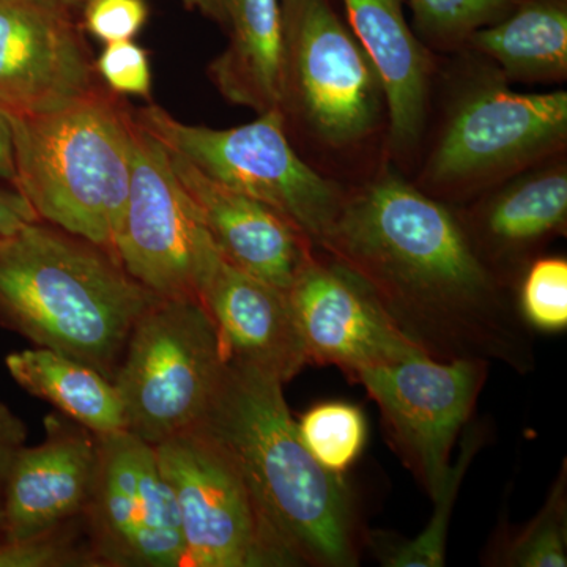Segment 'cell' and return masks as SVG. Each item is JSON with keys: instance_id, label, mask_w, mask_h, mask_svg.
I'll use <instances>...</instances> for the list:
<instances>
[{"instance_id": "cell-1", "label": "cell", "mask_w": 567, "mask_h": 567, "mask_svg": "<svg viewBox=\"0 0 567 567\" xmlns=\"http://www.w3.org/2000/svg\"><path fill=\"white\" fill-rule=\"evenodd\" d=\"M346 189L317 249L364 282L399 330L436 361L535 363L516 292L477 256L457 212L383 163Z\"/></svg>"}, {"instance_id": "cell-2", "label": "cell", "mask_w": 567, "mask_h": 567, "mask_svg": "<svg viewBox=\"0 0 567 567\" xmlns=\"http://www.w3.org/2000/svg\"><path fill=\"white\" fill-rule=\"evenodd\" d=\"M282 386L275 377L227 361L197 425L233 456L290 566H357L349 487L305 446Z\"/></svg>"}, {"instance_id": "cell-3", "label": "cell", "mask_w": 567, "mask_h": 567, "mask_svg": "<svg viewBox=\"0 0 567 567\" xmlns=\"http://www.w3.org/2000/svg\"><path fill=\"white\" fill-rule=\"evenodd\" d=\"M158 298L102 246L40 219L0 240V327L110 380Z\"/></svg>"}, {"instance_id": "cell-4", "label": "cell", "mask_w": 567, "mask_h": 567, "mask_svg": "<svg viewBox=\"0 0 567 567\" xmlns=\"http://www.w3.org/2000/svg\"><path fill=\"white\" fill-rule=\"evenodd\" d=\"M7 115L14 189L40 221L117 259L115 241L132 178L133 112L115 93L95 89L58 111Z\"/></svg>"}, {"instance_id": "cell-5", "label": "cell", "mask_w": 567, "mask_h": 567, "mask_svg": "<svg viewBox=\"0 0 567 567\" xmlns=\"http://www.w3.org/2000/svg\"><path fill=\"white\" fill-rule=\"evenodd\" d=\"M566 145L567 93H517L495 70L458 93L415 185L445 204L472 200Z\"/></svg>"}, {"instance_id": "cell-6", "label": "cell", "mask_w": 567, "mask_h": 567, "mask_svg": "<svg viewBox=\"0 0 567 567\" xmlns=\"http://www.w3.org/2000/svg\"><path fill=\"white\" fill-rule=\"evenodd\" d=\"M282 114L324 156L360 155L388 133L379 71L331 0H281Z\"/></svg>"}, {"instance_id": "cell-7", "label": "cell", "mask_w": 567, "mask_h": 567, "mask_svg": "<svg viewBox=\"0 0 567 567\" xmlns=\"http://www.w3.org/2000/svg\"><path fill=\"white\" fill-rule=\"evenodd\" d=\"M227 358L197 298H158L134 323L114 383L125 431L156 446L203 420Z\"/></svg>"}, {"instance_id": "cell-8", "label": "cell", "mask_w": 567, "mask_h": 567, "mask_svg": "<svg viewBox=\"0 0 567 567\" xmlns=\"http://www.w3.org/2000/svg\"><path fill=\"white\" fill-rule=\"evenodd\" d=\"M133 115L164 147L213 181L281 213L316 248L341 210L344 186L298 155L281 110L264 112L256 121L226 130L177 121L156 104Z\"/></svg>"}, {"instance_id": "cell-9", "label": "cell", "mask_w": 567, "mask_h": 567, "mask_svg": "<svg viewBox=\"0 0 567 567\" xmlns=\"http://www.w3.org/2000/svg\"><path fill=\"white\" fill-rule=\"evenodd\" d=\"M181 514L183 567L290 566L226 447L200 425L155 446Z\"/></svg>"}, {"instance_id": "cell-10", "label": "cell", "mask_w": 567, "mask_h": 567, "mask_svg": "<svg viewBox=\"0 0 567 567\" xmlns=\"http://www.w3.org/2000/svg\"><path fill=\"white\" fill-rule=\"evenodd\" d=\"M134 118V115H133ZM115 254L159 298H197L219 251L162 142L133 123L132 178Z\"/></svg>"}, {"instance_id": "cell-11", "label": "cell", "mask_w": 567, "mask_h": 567, "mask_svg": "<svg viewBox=\"0 0 567 567\" xmlns=\"http://www.w3.org/2000/svg\"><path fill=\"white\" fill-rule=\"evenodd\" d=\"M102 567H183L181 514L155 446L130 432L100 436V465L84 513Z\"/></svg>"}, {"instance_id": "cell-12", "label": "cell", "mask_w": 567, "mask_h": 567, "mask_svg": "<svg viewBox=\"0 0 567 567\" xmlns=\"http://www.w3.org/2000/svg\"><path fill=\"white\" fill-rule=\"evenodd\" d=\"M484 360L415 357L354 377L374 399L399 456L432 499L451 470V451L486 383Z\"/></svg>"}, {"instance_id": "cell-13", "label": "cell", "mask_w": 567, "mask_h": 567, "mask_svg": "<svg viewBox=\"0 0 567 567\" xmlns=\"http://www.w3.org/2000/svg\"><path fill=\"white\" fill-rule=\"evenodd\" d=\"M287 295L309 361L336 365L352 382L368 369L425 354L399 330L364 282L320 249Z\"/></svg>"}, {"instance_id": "cell-14", "label": "cell", "mask_w": 567, "mask_h": 567, "mask_svg": "<svg viewBox=\"0 0 567 567\" xmlns=\"http://www.w3.org/2000/svg\"><path fill=\"white\" fill-rule=\"evenodd\" d=\"M95 62L58 0H0V110L58 111L95 91Z\"/></svg>"}, {"instance_id": "cell-15", "label": "cell", "mask_w": 567, "mask_h": 567, "mask_svg": "<svg viewBox=\"0 0 567 567\" xmlns=\"http://www.w3.org/2000/svg\"><path fill=\"white\" fill-rule=\"evenodd\" d=\"M476 199L462 215L457 212L462 226L481 260L506 286H516L533 256L566 234L565 156L529 167Z\"/></svg>"}, {"instance_id": "cell-16", "label": "cell", "mask_w": 567, "mask_h": 567, "mask_svg": "<svg viewBox=\"0 0 567 567\" xmlns=\"http://www.w3.org/2000/svg\"><path fill=\"white\" fill-rule=\"evenodd\" d=\"M99 465L100 435L62 413L47 416L43 442L22 446L11 465L3 537L35 535L81 517Z\"/></svg>"}, {"instance_id": "cell-17", "label": "cell", "mask_w": 567, "mask_h": 567, "mask_svg": "<svg viewBox=\"0 0 567 567\" xmlns=\"http://www.w3.org/2000/svg\"><path fill=\"white\" fill-rule=\"evenodd\" d=\"M199 300L227 361L257 369L284 385L309 363L286 290L246 274L221 252L204 276Z\"/></svg>"}, {"instance_id": "cell-18", "label": "cell", "mask_w": 567, "mask_h": 567, "mask_svg": "<svg viewBox=\"0 0 567 567\" xmlns=\"http://www.w3.org/2000/svg\"><path fill=\"white\" fill-rule=\"evenodd\" d=\"M167 153L224 259L287 292L317 251L308 235L275 208L213 181L178 153Z\"/></svg>"}, {"instance_id": "cell-19", "label": "cell", "mask_w": 567, "mask_h": 567, "mask_svg": "<svg viewBox=\"0 0 567 567\" xmlns=\"http://www.w3.org/2000/svg\"><path fill=\"white\" fill-rule=\"evenodd\" d=\"M349 28L368 52L385 87L386 155L410 162L423 141L431 106L434 61L405 20L404 0H342Z\"/></svg>"}, {"instance_id": "cell-20", "label": "cell", "mask_w": 567, "mask_h": 567, "mask_svg": "<svg viewBox=\"0 0 567 567\" xmlns=\"http://www.w3.org/2000/svg\"><path fill=\"white\" fill-rule=\"evenodd\" d=\"M226 50L208 76L227 102L257 114L281 110L286 82V32L281 0H227Z\"/></svg>"}, {"instance_id": "cell-21", "label": "cell", "mask_w": 567, "mask_h": 567, "mask_svg": "<svg viewBox=\"0 0 567 567\" xmlns=\"http://www.w3.org/2000/svg\"><path fill=\"white\" fill-rule=\"evenodd\" d=\"M464 50L488 59L506 82H565L567 0H516L505 17L473 33Z\"/></svg>"}, {"instance_id": "cell-22", "label": "cell", "mask_w": 567, "mask_h": 567, "mask_svg": "<svg viewBox=\"0 0 567 567\" xmlns=\"http://www.w3.org/2000/svg\"><path fill=\"white\" fill-rule=\"evenodd\" d=\"M11 379L63 416L103 436L125 431L121 395L112 380L91 365L54 350L33 347L6 358Z\"/></svg>"}, {"instance_id": "cell-23", "label": "cell", "mask_w": 567, "mask_h": 567, "mask_svg": "<svg viewBox=\"0 0 567 567\" xmlns=\"http://www.w3.org/2000/svg\"><path fill=\"white\" fill-rule=\"evenodd\" d=\"M481 434L477 429H468L462 443V454L456 464L451 465L450 473L440 494L435 496V511L427 528L412 540H395L385 544L379 537L375 543L377 557L386 567H442L446 563L447 528L451 514L456 503L462 481L473 457L481 446Z\"/></svg>"}, {"instance_id": "cell-24", "label": "cell", "mask_w": 567, "mask_h": 567, "mask_svg": "<svg viewBox=\"0 0 567 567\" xmlns=\"http://www.w3.org/2000/svg\"><path fill=\"white\" fill-rule=\"evenodd\" d=\"M516 0H409L417 39L439 51L464 50L480 29L505 17Z\"/></svg>"}, {"instance_id": "cell-25", "label": "cell", "mask_w": 567, "mask_h": 567, "mask_svg": "<svg viewBox=\"0 0 567 567\" xmlns=\"http://www.w3.org/2000/svg\"><path fill=\"white\" fill-rule=\"evenodd\" d=\"M297 427L309 453L336 475L346 473L364 447L363 412L346 402H324L312 406Z\"/></svg>"}, {"instance_id": "cell-26", "label": "cell", "mask_w": 567, "mask_h": 567, "mask_svg": "<svg viewBox=\"0 0 567 567\" xmlns=\"http://www.w3.org/2000/svg\"><path fill=\"white\" fill-rule=\"evenodd\" d=\"M566 462L537 516L507 539L499 565L511 567L567 566Z\"/></svg>"}, {"instance_id": "cell-27", "label": "cell", "mask_w": 567, "mask_h": 567, "mask_svg": "<svg viewBox=\"0 0 567 567\" xmlns=\"http://www.w3.org/2000/svg\"><path fill=\"white\" fill-rule=\"evenodd\" d=\"M0 567H102L85 517L35 535L0 539Z\"/></svg>"}, {"instance_id": "cell-28", "label": "cell", "mask_w": 567, "mask_h": 567, "mask_svg": "<svg viewBox=\"0 0 567 567\" xmlns=\"http://www.w3.org/2000/svg\"><path fill=\"white\" fill-rule=\"evenodd\" d=\"M517 308L528 327L559 333L567 327V260L565 257L533 259L520 275Z\"/></svg>"}, {"instance_id": "cell-29", "label": "cell", "mask_w": 567, "mask_h": 567, "mask_svg": "<svg viewBox=\"0 0 567 567\" xmlns=\"http://www.w3.org/2000/svg\"><path fill=\"white\" fill-rule=\"evenodd\" d=\"M95 71L115 95L151 96V58L133 40L107 43L95 61Z\"/></svg>"}, {"instance_id": "cell-30", "label": "cell", "mask_w": 567, "mask_h": 567, "mask_svg": "<svg viewBox=\"0 0 567 567\" xmlns=\"http://www.w3.org/2000/svg\"><path fill=\"white\" fill-rule=\"evenodd\" d=\"M81 10L85 31L104 44L133 40L148 20L145 0H87Z\"/></svg>"}, {"instance_id": "cell-31", "label": "cell", "mask_w": 567, "mask_h": 567, "mask_svg": "<svg viewBox=\"0 0 567 567\" xmlns=\"http://www.w3.org/2000/svg\"><path fill=\"white\" fill-rule=\"evenodd\" d=\"M28 425L6 402L0 401V539L6 527L7 486L11 465L22 446L28 445Z\"/></svg>"}, {"instance_id": "cell-32", "label": "cell", "mask_w": 567, "mask_h": 567, "mask_svg": "<svg viewBox=\"0 0 567 567\" xmlns=\"http://www.w3.org/2000/svg\"><path fill=\"white\" fill-rule=\"evenodd\" d=\"M33 221H39V216L31 204L17 189L7 192L0 188V240Z\"/></svg>"}, {"instance_id": "cell-33", "label": "cell", "mask_w": 567, "mask_h": 567, "mask_svg": "<svg viewBox=\"0 0 567 567\" xmlns=\"http://www.w3.org/2000/svg\"><path fill=\"white\" fill-rule=\"evenodd\" d=\"M0 178L14 182V152H13V134L9 115L0 110Z\"/></svg>"}, {"instance_id": "cell-34", "label": "cell", "mask_w": 567, "mask_h": 567, "mask_svg": "<svg viewBox=\"0 0 567 567\" xmlns=\"http://www.w3.org/2000/svg\"><path fill=\"white\" fill-rule=\"evenodd\" d=\"M183 6L192 11H199L208 20L218 22L226 28L227 0H182Z\"/></svg>"}, {"instance_id": "cell-35", "label": "cell", "mask_w": 567, "mask_h": 567, "mask_svg": "<svg viewBox=\"0 0 567 567\" xmlns=\"http://www.w3.org/2000/svg\"><path fill=\"white\" fill-rule=\"evenodd\" d=\"M58 2L74 13V11L82 9V6H84L87 0H58Z\"/></svg>"}]
</instances>
